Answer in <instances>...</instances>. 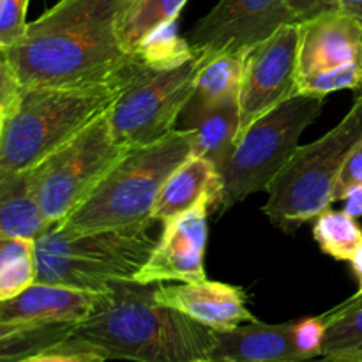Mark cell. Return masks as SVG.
<instances>
[{
	"mask_svg": "<svg viewBox=\"0 0 362 362\" xmlns=\"http://www.w3.org/2000/svg\"><path fill=\"white\" fill-rule=\"evenodd\" d=\"M339 11L350 14L362 23V0H339Z\"/></svg>",
	"mask_w": 362,
	"mask_h": 362,
	"instance_id": "obj_34",
	"label": "cell"
},
{
	"mask_svg": "<svg viewBox=\"0 0 362 362\" xmlns=\"http://www.w3.org/2000/svg\"><path fill=\"white\" fill-rule=\"evenodd\" d=\"M108 110L30 170L35 200L52 225L73 214L124 154Z\"/></svg>",
	"mask_w": 362,
	"mask_h": 362,
	"instance_id": "obj_8",
	"label": "cell"
},
{
	"mask_svg": "<svg viewBox=\"0 0 362 362\" xmlns=\"http://www.w3.org/2000/svg\"><path fill=\"white\" fill-rule=\"evenodd\" d=\"M187 0H133L124 14L120 37L129 53H136L141 42L161 25L179 20Z\"/></svg>",
	"mask_w": 362,
	"mask_h": 362,
	"instance_id": "obj_23",
	"label": "cell"
},
{
	"mask_svg": "<svg viewBox=\"0 0 362 362\" xmlns=\"http://www.w3.org/2000/svg\"><path fill=\"white\" fill-rule=\"evenodd\" d=\"M200 62L197 53L180 66L154 69L144 64L136 71L108 110L113 138L124 151L154 144L175 129Z\"/></svg>",
	"mask_w": 362,
	"mask_h": 362,
	"instance_id": "obj_9",
	"label": "cell"
},
{
	"mask_svg": "<svg viewBox=\"0 0 362 362\" xmlns=\"http://www.w3.org/2000/svg\"><path fill=\"white\" fill-rule=\"evenodd\" d=\"M189 362H212V361L205 357V359H194V361H189Z\"/></svg>",
	"mask_w": 362,
	"mask_h": 362,
	"instance_id": "obj_37",
	"label": "cell"
},
{
	"mask_svg": "<svg viewBox=\"0 0 362 362\" xmlns=\"http://www.w3.org/2000/svg\"><path fill=\"white\" fill-rule=\"evenodd\" d=\"M35 278L34 240L0 237V303L20 296Z\"/></svg>",
	"mask_w": 362,
	"mask_h": 362,
	"instance_id": "obj_24",
	"label": "cell"
},
{
	"mask_svg": "<svg viewBox=\"0 0 362 362\" xmlns=\"http://www.w3.org/2000/svg\"><path fill=\"white\" fill-rule=\"evenodd\" d=\"M219 194H221L219 170L207 159L189 156L163 184L161 193L152 209V218L165 223L166 219L193 209L204 198H211L216 209Z\"/></svg>",
	"mask_w": 362,
	"mask_h": 362,
	"instance_id": "obj_18",
	"label": "cell"
},
{
	"mask_svg": "<svg viewBox=\"0 0 362 362\" xmlns=\"http://www.w3.org/2000/svg\"><path fill=\"white\" fill-rule=\"evenodd\" d=\"M300 23L276 30L246 53L239 92V138L247 127L299 94Z\"/></svg>",
	"mask_w": 362,
	"mask_h": 362,
	"instance_id": "obj_10",
	"label": "cell"
},
{
	"mask_svg": "<svg viewBox=\"0 0 362 362\" xmlns=\"http://www.w3.org/2000/svg\"><path fill=\"white\" fill-rule=\"evenodd\" d=\"M207 359L212 362H300L293 343V322L264 324L260 320L230 331H214Z\"/></svg>",
	"mask_w": 362,
	"mask_h": 362,
	"instance_id": "obj_15",
	"label": "cell"
},
{
	"mask_svg": "<svg viewBox=\"0 0 362 362\" xmlns=\"http://www.w3.org/2000/svg\"><path fill=\"white\" fill-rule=\"evenodd\" d=\"M362 85V62H350L345 66L320 71L310 76L299 78V94H313L325 98L331 92L359 90Z\"/></svg>",
	"mask_w": 362,
	"mask_h": 362,
	"instance_id": "obj_27",
	"label": "cell"
},
{
	"mask_svg": "<svg viewBox=\"0 0 362 362\" xmlns=\"http://www.w3.org/2000/svg\"><path fill=\"white\" fill-rule=\"evenodd\" d=\"M214 209L211 198H204L193 209L166 219L151 257L133 281L193 283L204 281L205 247L209 239V211Z\"/></svg>",
	"mask_w": 362,
	"mask_h": 362,
	"instance_id": "obj_12",
	"label": "cell"
},
{
	"mask_svg": "<svg viewBox=\"0 0 362 362\" xmlns=\"http://www.w3.org/2000/svg\"><path fill=\"white\" fill-rule=\"evenodd\" d=\"M362 62V23L343 11L300 21L299 78Z\"/></svg>",
	"mask_w": 362,
	"mask_h": 362,
	"instance_id": "obj_14",
	"label": "cell"
},
{
	"mask_svg": "<svg viewBox=\"0 0 362 362\" xmlns=\"http://www.w3.org/2000/svg\"><path fill=\"white\" fill-rule=\"evenodd\" d=\"M325 98L297 94L255 120L237 140L228 163L221 170L218 216L250 194L267 191L299 147V138L324 110Z\"/></svg>",
	"mask_w": 362,
	"mask_h": 362,
	"instance_id": "obj_7",
	"label": "cell"
},
{
	"mask_svg": "<svg viewBox=\"0 0 362 362\" xmlns=\"http://www.w3.org/2000/svg\"><path fill=\"white\" fill-rule=\"evenodd\" d=\"M202 62L194 76L193 94L187 101L197 105H214L230 98H239L246 55L218 53L200 55Z\"/></svg>",
	"mask_w": 362,
	"mask_h": 362,
	"instance_id": "obj_21",
	"label": "cell"
},
{
	"mask_svg": "<svg viewBox=\"0 0 362 362\" xmlns=\"http://www.w3.org/2000/svg\"><path fill=\"white\" fill-rule=\"evenodd\" d=\"M163 223H144L92 232H64L57 225L34 240L35 283L101 293L113 281H131L159 239Z\"/></svg>",
	"mask_w": 362,
	"mask_h": 362,
	"instance_id": "obj_4",
	"label": "cell"
},
{
	"mask_svg": "<svg viewBox=\"0 0 362 362\" xmlns=\"http://www.w3.org/2000/svg\"><path fill=\"white\" fill-rule=\"evenodd\" d=\"M281 362H290V361H281Z\"/></svg>",
	"mask_w": 362,
	"mask_h": 362,
	"instance_id": "obj_40",
	"label": "cell"
},
{
	"mask_svg": "<svg viewBox=\"0 0 362 362\" xmlns=\"http://www.w3.org/2000/svg\"><path fill=\"white\" fill-rule=\"evenodd\" d=\"M362 140V95L329 133L299 145L267 189L264 212L276 228L296 233L334 204V189L350 152Z\"/></svg>",
	"mask_w": 362,
	"mask_h": 362,
	"instance_id": "obj_6",
	"label": "cell"
},
{
	"mask_svg": "<svg viewBox=\"0 0 362 362\" xmlns=\"http://www.w3.org/2000/svg\"><path fill=\"white\" fill-rule=\"evenodd\" d=\"M98 296L71 286L34 283L14 299L0 303V322L80 324L92 313Z\"/></svg>",
	"mask_w": 362,
	"mask_h": 362,
	"instance_id": "obj_17",
	"label": "cell"
},
{
	"mask_svg": "<svg viewBox=\"0 0 362 362\" xmlns=\"http://www.w3.org/2000/svg\"><path fill=\"white\" fill-rule=\"evenodd\" d=\"M354 186H362V140L354 147L343 165L334 189V202L343 200L346 191Z\"/></svg>",
	"mask_w": 362,
	"mask_h": 362,
	"instance_id": "obj_31",
	"label": "cell"
},
{
	"mask_svg": "<svg viewBox=\"0 0 362 362\" xmlns=\"http://www.w3.org/2000/svg\"><path fill=\"white\" fill-rule=\"evenodd\" d=\"M136 55L154 69H168L193 59L197 53L184 35L177 34V20L156 28L136 49Z\"/></svg>",
	"mask_w": 362,
	"mask_h": 362,
	"instance_id": "obj_26",
	"label": "cell"
},
{
	"mask_svg": "<svg viewBox=\"0 0 362 362\" xmlns=\"http://www.w3.org/2000/svg\"><path fill=\"white\" fill-rule=\"evenodd\" d=\"M313 237L320 250L334 260L350 262L362 243V228L345 211H327L315 218Z\"/></svg>",
	"mask_w": 362,
	"mask_h": 362,
	"instance_id": "obj_25",
	"label": "cell"
},
{
	"mask_svg": "<svg viewBox=\"0 0 362 362\" xmlns=\"http://www.w3.org/2000/svg\"><path fill=\"white\" fill-rule=\"evenodd\" d=\"M156 300L212 331H230L257 320L247 310L243 288L209 279L179 285L159 283Z\"/></svg>",
	"mask_w": 362,
	"mask_h": 362,
	"instance_id": "obj_13",
	"label": "cell"
},
{
	"mask_svg": "<svg viewBox=\"0 0 362 362\" xmlns=\"http://www.w3.org/2000/svg\"><path fill=\"white\" fill-rule=\"evenodd\" d=\"M350 264H352V271L356 274L357 281H359V292H362V243L354 253V257L350 258Z\"/></svg>",
	"mask_w": 362,
	"mask_h": 362,
	"instance_id": "obj_35",
	"label": "cell"
},
{
	"mask_svg": "<svg viewBox=\"0 0 362 362\" xmlns=\"http://www.w3.org/2000/svg\"><path fill=\"white\" fill-rule=\"evenodd\" d=\"M362 359L357 357H339V356H320L315 357V359L304 361V362H361Z\"/></svg>",
	"mask_w": 362,
	"mask_h": 362,
	"instance_id": "obj_36",
	"label": "cell"
},
{
	"mask_svg": "<svg viewBox=\"0 0 362 362\" xmlns=\"http://www.w3.org/2000/svg\"><path fill=\"white\" fill-rule=\"evenodd\" d=\"M21 83L7 62L6 55L0 52V113L6 115L21 94Z\"/></svg>",
	"mask_w": 362,
	"mask_h": 362,
	"instance_id": "obj_32",
	"label": "cell"
},
{
	"mask_svg": "<svg viewBox=\"0 0 362 362\" xmlns=\"http://www.w3.org/2000/svg\"><path fill=\"white\" fill-rule=\"evenodd\" d=\"M290 23L300 21L288 0H219L184 37L198 55H246Z\"/></svg>",
	"mask_w": 362,
	"mask_h": 362,
	"instance_id": "obj_11",
	"label": "cell"
},
{
	"mask_svg": "<svg viewBox=\"0 0 362 362\" xmlns=\"http://www.w3.org/2000/svg\"><path fill=\"white\" fill-rule=\"evenodd\" d=\"M76 324L0 322V362H20L71 338Z\"/></svg>",
	"mask_w": 362,
	"mask_h": 362,
	"instance_id": "obj_20",
	"label": "cell"
},
{
	"mask_svg": "<svg viewBox=\"0 0 362 362\" xmlns=\"http://www.w3.org/2000/svg\"><path fill=\"white\" fill-rule=\"evenodd\" d=\"M138 57V55H136ZM88 87H23L0 131V179L27 172L76 136L115 103L136 71Z\"/></svg>",
	"mask_w": 362,
	"mask_h": 362,
	"instance_id": "obj_3",
	"label": "cell"
},
{
	"mask_svg": "<svg viewBox=\"0 0 362 362\" xmlns=\"http://www.w3.org/2000/svg\"><path fill=\"white\" fill-rule=\"evenodd\" d=\"M2 122H4V113H0V131H2Z\"/></svg>",
	"mask_w": 362,
	"mask_h": 362,
	"instance_id": "obj_38",
	"label": "cell"
},
{
	"mask_svg": "<svg viewBox=\"0 0 362 362\" xmlns=\"http://www.w3.org/2000/svg\"><path fill=\"white\" fill-rule=\"evenodd\" d=\"M297 21H306L322 13L339 9V0H288Z\"/></svg>",
	"mask_w": 362,
	"mask_h": 362,
	"instance_id": "obj_33",
	"label": "cell"
},
{
	"mask_svg": "<svg viewBox=\"0 0 362 362\" xmlns=\"http://www.w3.org/2000/svg\"><path fill=\"white\" fill-rule=\"evenodd\" d=\"M158 286L133 279L110 283L66 343L101 354L106 361L189 362L209 357L214 331L158 303Z\"/></svg>",
	"mask_w": 362,
	"mask_h": 362,
	"instance_id": "obj_2",
	"label": "cell"
},
{
	"mask_svg": "<svg viewBox=\"0 0 362 362\" xmlns=\"http://www.w3.org/2000/svg\"><path fill=\"white\" fill-rule=\"evenodd\" d=\"M325 336L322 356L362 359V292L324 313Z\"/></svg>",
	"mask_w": 362,
	"mask_h": 362,
	"instance_id": "obj_22",
	"label": "cell"
},
{
	"mask_svg": "<svg viewBox=\"0 0 362 362\" xmlns=\"http://www.w3.org/2000/svg\"><path fill=\"white\" fill-rule=\"evenodd\" d=\"M356 95H362V85L359 87V90H356Z\"/></svg>",
	"mask_w": 362,
	"mask_h": 362,
	"instance_id": "obj_39",
	"label": "cell"
},
{
	"mask_svg": "<svg viewBox=\"0 0 362 362\" xmlns=\"http://www.w3.org/2000/svg\"><path fill=\"white\" fill-rule=\"evenodd\" d=\"M52 223L35 200L30 170L0 179V237L35 240Z\"/></svg>",
	"mask_w": 362,
	"mask_h": 362,
	"instance_id": "obj_19",
	"label": "cell"
},
{
	"mask_svg": "<svg viewBox=\"0 0 362 362\" xmlns=\"http://www.w3.org/2000/svg\"><path fill=\"white\" fill-rule=\"evenodd\" d=\"M133 0H60L2 52L21 87H88L117 80L138 62L120 37Z\"/></svg>",
	"mask_w": 362,
	"mask_h": 362,
	"instance_id": "obj_1",
	"label": "cell"
},
{
	"mask_svg": "<svg viewBox=\"0 0 362 362\" xmlns=\"http://www.w3.org/2000/svg\"><path fill=\"white\" fill-rule=\"evenodd\" d=\"M177 124L191 133V156L207 159L221 173L239 140V98L214 105L187 101Z\"/></svg>",
	"mask_w": 362,
	"mask_h": 362,
	"instance_id": "obj_16",
	"label": "cell"
},
{
	"mask_svg": "<svg viewBox=\"0 0 362 362\" xmlns=\"http://www.w3.org/2000/svg\"><path fill=\"white\" fill-rule=\"evenodd\" d=\"M30 0H0V52L16 45L27 30Z\"/></svg>",
	"mask_w": 362,
	"mask_h": 362,
	"instance_id": "obj_28",
	"label": "cell"
},
{
	"mask_svg": "<svg viewBox=\"0 0 362 362\" xmlns=\"http://www.w3.org/2000/svg\"><path fill=\"white\" fill-rule=\"evenodd\" d=\"M361 362H362V361H361Z\"/></svg>",
	"mask_w": 362,
	"mask_h": 362,
	"instance_id": "obj_41",
	"label": "cell"
},
{
	"mask_svg": "<svg viewBox=\"0 0 362 362\" xmlns=\"http://www.w3.org/2000/svg\"><path fill=\"white\" fill-rule=\"evenodd\" d=\"M20 362H106V359L101 354L87 349H76V346H71L64 341L62 345L55 346V349L34 354V356Z\"/></svg>",
	"mask_w": 362,
	"mask_h": 362,
	"instance_id": "obj_30",
	"label": "cell"
},
{
	"mask_svg": "<svg viewBox=\"0 0 362 362\" xmlns=\"http://www.w3.org/2000/svg\"><path fill=\"white\" fill-rule=\"evenodd\" d=\"M189 156L191 133L177 127L154 144L126 148L90 197L57 226L92 232L152 219L163 184Z\"/></svg>",
	"mask_w": 362,
	"mask_h": 362,
	"instance_id": "obj_5",
	"label": "cell"
},
{
	"mask_svg": "<svg viewBox=\"0 0 362 362\" xmlns=\"http://www.w3.org/2000/svg\"><path fill=\"white\" fill-rule=\"evenodd\" d=\"M325 336V318L311 317L293 322V343L300 362L322 356Z\"/></svg>",
	"mask_w": 362,
	"mask_h": 362,
	"instance_id": "obj_29",
	"label": "cell"
}]
</instances>
